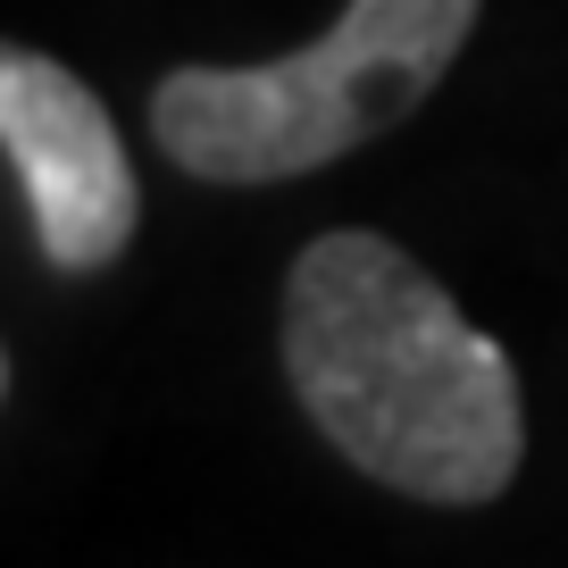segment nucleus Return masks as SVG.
Masks as SVG:
<instances>
[{
	"label": "nucleus",
	"mask_w": 568,
	"mask_h": 568,
	"mask_svg": "<svg viewBox=\"0 0 568 568\" xmlns=\"http://www.w3.org/2000/svg\"><path fill=\"white\" fill-rule=\"evenodd\" d=\"M0 142H9L18 193L34 210V243L59 276H92L134 243L142 184L109 109L26 42L0 59Z\"/></svg>",
	"instance_id": "3"
},
{
	"label": "nucleus",
	"mask_w": 568,
	"mask_h": 568,
	"mask_svg": "<svg viewBox=\"0 0 568 568\" xmlns=\"http://www.w3.org/2000/svg\"><path fill=\"white\" fill-rule=\"evenodd\" d=\"M485 0H343L310 51L260 68H176L151 92V134L184 176L276 184L393 134L460 59Z\"/></svg>",
	"instance_id": "2"
},
{
	"label": "nucleus",
	"mask_w": 568,
	"mask_h": 568,
	"mask_svg": "<svg viewBox=\"0 0 568 568\" xmlns=\"http://www.w3.org/2000/svg\"><path fill=\"white\" fill-rule=\"evenodd\" d=\"M284 376L326 444L409 501H494L527 460L510 352L368 226L318 234L293 260Z\"/></svg>",
	"instance_id": "1"
}]
</instances>
